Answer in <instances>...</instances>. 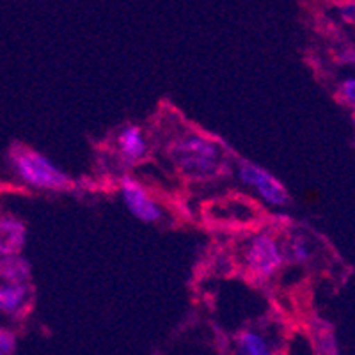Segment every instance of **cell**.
Wrapping results in <instances>:
<instances>
[{
  "mask_svg": "<svg viewBox=\"0 0 355 355\" xmlns=\"http://www.w3.org/2000/svg\"><path fill=\"white\" fill-rule=\"evenodd\" d=\"M166 153L178 174L190 182H217L230 173L224 144L198 130L178 132Z\"/></svg>",
  "mask_w": 355,
  "mask_h": 355,
  "instance_id": "1",
  "label": "cell"
},
{
  "mask_svg": "<svg viewBox=\"0 0 355 355\" xmlns=\"http://www.w3.org/2000/svg\"><path fill=\"white\" fill-rule=\"evenodd\" d=\"M8 169L21 187L43 194H64L77 187L75 180L50 157L24 142L9 146Z\"/></svg>",
  "mask_w": 355,
  "mask_h": 355,
  "instance_id": "2",
  "label": "cell"
},
{
  "mask_svg": "<svg viewBox=\"0 0 355 355\" xmlns=\"http://www.w3.org/2000/svg\"><path fill=\"white\" fill-rule=\"evenodd\" d=\"M242 268L256 283H270L286 266L281 234L261 230L249 234L240 252Z\"/></svg>",
  "mask_w": 355,
  "mask_h": 355,
  "instance_id": "3",
  "label": "cell"
},
{
  "mask_svg": "<svg viewBox=\"0 0 355 355\" xmlns=\"http://www.w3.org/2000/svg\"><path fill=\"white\" fill-rule=\"evenodd\" d=\"M233 173L236 182L243 189L250 190L268 208L284 210L286 206H290L291 198L284 183L256 162L247 160V158H236Z\"/></svg>",
  "mask_w": 355,
  "mask_h": 355,
  "instance_id": "4",
  "label": "cell"
},
{
  "mask_svg": "<svg viewBox=\"0 0 355 355\" xmlns=\"http://www.w3.org/2000/svg\"><path fill=\"white\" fill-rule=\"evenodd\" d=\"M119 199L125 205L126 211L142 224H160L166 220V206L157 199L139 178L130 173L121 174L117 182Z\"/></svg>",
  "mask_w": 355,
  "mask_h": 355,
  "instance_id": "5",
  "label": "cell"
},
{
  "mask_svg": "<svg viewBox=\"0 0 355 355\" xmlns=\"http://www.w3.org/2000/svg\"><path fill=\"white\" fill-rule=\"evenodd\" d=\"M114 157L123 174L144 164L151 155L148 133L137 123H126L114 135Z\"/></svg>",
  "mask_w": 355,
  "mask_h": 355,
  "instance_id": "6",
  "label": "cell"
},
{
  "mask_svg": "<svg viewBox=\"0 0 355 355\" xmlns=\"http://www.w3.org/2000/svg\"><path fill=\"white\" fill-rule=\"evenodd\" d=\"M277 338L265 327L249 325L231 338L227 355H279Z\"/></svg>",
  "mask_w": 355,
  "mask_h": 355,
  "instance_id": "7",
  "label": "cell"
},
{
  "mask_svg": "<svg viewBox=\"0 0 355 355\" xmlns=\"http://www.w3.org/2000/svg\"><path fill=\"white\" fill-rule=\"evenodd\" d=\"M34 306V286L0 283V320L18 323L27 318Z\"/></svg>",
  "mask_w": 355,
  "mask_h": 355,
  "instance_id": "8",
  "label": "cell"
},
{
  "mask_svg": "<svg viewBox=\"0 0 355 355\" xmlns=\"http://www.w3.org/2000/svg\"><path fill=\"white\" fill-rule=\"evenodd\" d=\"M27 224L11 211H0V258L21 254L27 245Z\"/></svg>",
  "mask_w": 355,
  "mask_h": 355,
  "instance_id": "9",
  "label": "cell"
},
{
  "mask_svg": "<svg viewBox=\"0 0 355 355\" xmlns=\"http://www.w3.org/2000/svg\"><path fill=\"white\" fill-rule=\"evenodd\" d=\"M286 265L306 266L315 256V243L304 231H290L281 236Z\"/></svg>",
  "mask_w": 355,
  "mask_h": 355,
  "instance_id": "10",
  "label": "cell"
},
{
  "mask_svg": "<svg viewBox=\"0 0 355 355\" xmlns=\"http://www.w3.org/2000/svg\"><path fill=\"white\" fill-rule=\"evenodd\" d=\"M0 283H33V266H31V261H28L24 254L0 258Z\"/></svg>",
  "mask_w": 355,
  "mask_h": 355,
  "instance_id": "11",
  "label": "cell"
},
{
  "mask_svg": "<svg viewBox=\"0 0 355 355\" xmlns=\"http://www.w3.org/2000/svg\"><path fill=\"white\" fill-rule=\"evenodd\" d=\"M336 96L339 98L343 105H347L348 109L355 112V75L339 82L338 87H336Z\"/></svg>",
  "mask_w": 355,
  "mask_h": 355,
  "instance_id": "12",
  "label": "cell"
},
{
  "mask_svg": "<svg viewBox=\"0 0 355 355\" xmlns=\"http://www.w3.org/2000/svg\"><path fill=\"white\" fill-rule=\"evenodd\" d=\"M18 348L17 332L8 325H0V355H15Z\"/></svg>",
  "mask_w": 355,
  "mask_h": 355,
  "instance_id": "13",
  "label": "cell"
},
{
  "mask_svg": "<svg viewBox=\"0 0 355 355\" xmlns=\"http://www.w3.org/2000/svg\"><path fill=\"white\" fill-rule=\"evenodd\" d=\"M338 12L345 24L355 25V0H347L343 4H339Z\"/></svg>",
  "mask_w": 355,
  "mask_h": 355,
  "instance_id": "14",
  "label": "cell"
}]
</instances>
